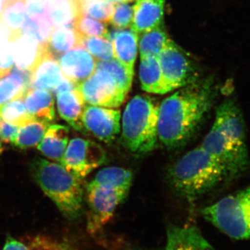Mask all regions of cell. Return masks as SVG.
<instances>
[{"label": "cell", "instance_id": "1", "mask_svg": "<svg viewBox=\"0 0 250 250\" xmlns=\"http://www.w3.org/2000/svg\"><path fill=\"white\" fill-rule=\"evenodd\" d=\"M179 89L159 105L158 137L169 149L183 147L193 137L215 99L211 78L195 81Z\"/></svg>", "mask_w": 250, "mask_h": 250}, {"label": "cell", "instance_id": "2", "mask_svg": "<svg viewBox=\"0 0 250 250\" xmlns=\"http://www.w3.org/2000/svg\"><path fill=\"white\" fill-rule=\"evenodd\" d=\"M201 147L223 166L227 182L239 178L250 167L246 126L239 106L233 99L220 104Z\"/></svg>", "mask_w": 250, "mask_h": 250}, {"label": "cell", "instance_id": "3", "mask_svg": "<svg viewBox=\"0 0 250 250\" xmlns=\"http://www.w3.org/2000/svg\"><path fill=\"white\" fill-rule=\"evenodd\" d=\"M169 182L174 191L189 203H193L227 180L223 166L199 146L184 154L168 172Z\"/></svg>", "mask_w": 250, "mask_h": 250}, {"label": "cell", "instance_id": "4", "mask_svg": "<svg viewBox=\"0 0 250 250\" xmlns=\"http://www.w3.org/2000/svg\"><path fill=\"white\" fill-rule=\"evenodd\" d=\"M159 110L157 102L149 95H136L126 104L122 118V142L134 155H144L155 149Z\"/></svg>", "mask_w": 250, "mask_h": 250}, {"label": "cell", "instance_id": "5", "mask_svg": "<svg viewBox=\"0 0 250 250\" xmlns=\"http://www.w3.org/2000/svg\"><path fill=\"white\" fill-rule=\"evenodd\" d=\"M31 174L36 183L69 219L80 215L83 190L81 179L60 164L38 158L31 163Z\"/></svg>", "mask_w": 250, "mask_h": 250}, {"label": "cell", "instance_id": "6", "mask_svg": "<svg viewBox=\"0 0 250 250\" xmlns=\"http://www.w3.org/2000/svg\"><path fill=\"white\" fill-rule=\"evenodd\" d=\"M202 214L230 238L250 240V185L203 208Z\"/></svg>", "mask_w": 250, "mask_h": 250}, {"label": "cell", "instance_id": "7", "mask_svg": "<svg viewBox=\"0 0 250 250\" xmlns=\"http://www.w3.org/2000/svg\"><path fill=\"white\" fill-rule=\"evenodd\" d=\"M157 59L168 93L200 80L195 62L170 39Z\"/></svg>", "mask_w": 250, "mask_h": 250}, {"label": "cell", "instance_id": "8", "mask_svg": "<svg viewBox=\"0 0 250 250\" xmlns=\"http://www.w3.org/2000/svg\"><path fill=\"white\" fill-rule=\"evenodd\" d=\"M128 192L104 185H86L88 204L87 229L91 234L101 231L113 218L117 207L127 196Z\"/></svg>", "mask_w": 250, "mask_h": 250}, {"label": "cell", "instance_id": "9", "mask_svg": "<svg viewBox=\"0 0 250 250\" xmlns=\"http://www.w3.org/2000/svg\"><path fill=\"white\" fill-rule=\"evenodd\" d=\"M76 90L85 104L118 108L124 103L127 93L105 70L95 69L88 79L76 85Z\"/></svg>", "mask_w": 250, "mask_h": 250}, {"label": "cell", "instance_id": "10", "mask_svg": "<svg viewBox=\"0 0 250 250\" xmlns=\"http://www.w3.org/2000/svg\"><path fill=\"white\" fill-rule=\"evenodd\" d=\"M106 161L104 149L90 140L75 138L67 145L62 166L77 178L82 179Z\"/></svg>", "mask_w": 250, "mask_h": 250}, {"label": "cell", "instance_id": "11", "mask_svg": "<svg viewBox=\"0 0 250 250\" xmlns=\"http://www.w3.org/2000/svg\"><path fill=\"white\" fill-rule=\"evenodd\" d=\"M121 111L117 108L85 105L82 123L88 131L102 142L113 143L121 132Z\"/></svg>", "mask_w": 250, "mask_h": 250}, {"label": "cell", "instance_id": "12", "mask_svg": "<svg viewBox=\"0 0 250 250\" xmlns=\"http://www.w3.org/2000/svg\"><path fill=\"white\" fill-rule=\"evenodd\" d=\"M97 60L83 47H75L59 60L62 75L75 84L88 79L96 68Z\"/></svg>", "mask_w": 250, "mask_h": 250}, {"label": "cell", "instance_id": "13", "mask_svg": "<svg viewBox=\"0 0 250 250\" xmlns=\"http://www.w3.org/2000/svg\"><path fill=\"white\" fill-rule=\"evenodd\" d=\"M166 250H215L195 226L170 225Z\"/></svg>", "mask_w": 250, "mask_h": 250}, {"label": "cell", "instance_id": "14", "mask_svg": "<svg viewBox=\"0 0 250 250\" xmlns=\"http://www.w3.org/2000/svg\"><path fill=\"white\" fill-rule=\"evenodd\" d=\"M166 0H137L133 6L134 17L131 29L139 35L164 24Z\"/></svg>", "mask_w": 250, "mask_h": 250}, {"label": "cell", "instance_id": "15", "mask_svg": "<svg viewBox=\"0 0 250 250\" xmlns=\"http://www.w3.org/2000/svg\"><path fill=\"white\" fill-rule=\"evenodd\" d=\"M105 38L113 45L115 59L129 68L134 69L137 57L139 35L130 28L108 31Z\"/></svg>", "mask_w": 250, "mask_h": 250}, {"label": "cell", "instance_id": "16", "mask_svg": "<svg viewBox=\"0 0 250 250\" xmlns=\"http://www.w3.org/2000/svg\"><path fill=\"white\" fill-rule=\"evenodd\" d=\"M59 115L73 129L86 134L82 123V114L85 107L80 94L75 89L65 90L56 94Z\"/></svg>", "mask_w": 250, "mask_h": 250}, {"label": "cell", "instance_id": "17", "mask_svg": "<svg viewBox=\"0 0 250 250\" xmlns=\"http://www.w3.org/2000/svg\"><path fill=\"white\" fill-rule=\"evenodd\" d=\"M30 72L18 66L0 77V108L12 100L24 98L30 88Z\"/></svg>", "mask_w": 250, "mask_h": 250}, {"label": "cell", "instance_id": "18", "mask_svg": "<svg viewBox=\"0 0 250 250\" xmlns=\"http://www.w3.org/2000/svg\"><path fill=\"white\" fill-rule=\"evenodd\" d=\"M27 15L24 0H3L0 24L8 30L9 42L22 37V27Z\"/></svg>", "mask_w": 250, "mask_h": 250}, {"label": "cell", "instance_id": "19", "mask_svg": "<svg viewBox=\"0 0 250 250\" xmlns=\"http://www.w3.org/2000/svg\"><path fill=\"white\" fill-rule=\"evenodd\" d=\"M69 131V128L64 125H50L38 149L46 157L62 164L68 143Z\"/></svg>", "mask_w": 250, "mask_h": 250}, {"label": "cell", "instance_id": "20", "mask_svg": "<svg viewBox=\"0 0 250 250\" xmlns=\"http://www.w3.org/2000/svg\"><path fill=\"white\" fill-rule=\"evenodd\" d=\"M23 100L28 112L35 119L48 123L55 119L54 98L49 90L29 88Z\"/></svg>", "mask_w": 250, "mask_h": 250}, {"label": "cell", "instance_id": "21", "mask_svg": "<svg viewBox=\"0 0 250 250\" xmlns=\"http://www.w3.org/2000/svg\"><path fill=\"white\" fill-rule=\"evenodd\" d=\"M139 78L141 88L145 91L153 94L168 93L157 57L141 58Z\"/></svg>", "mask_w": 250, "mask_h": 250}, {"label": "cell", "instance_id": "22", "mask_svg": "<svg viewBox=\"0 0 250 250\" xmlns=\"http://www.w3.org/2000/svg\"><path fill=\"white\" fill-rule=\"evenodd\" d=\"M81 36L73 28H54L45 41L49 52L59 60L62 54L75 47H80Z\"/></svg>", "mask_w": 250, "mask_h": 250}, {"label": "cell", "instance_id": "23", "mask_svg": "<svg viewBox=\"0 0 250 250\" xmlns=\"http://www.w3.org/2000/svg\"><path fill=\"white\" fill-rule=\"evenodd\" d=\"M132 181L133 174L131 171L124 167L113 166L99 171L89 184L108 186L129 193Z\"/></svg>", "mask_w": 250, "mask_h": 250}, {"label": "cell", "instance_id": "24", "mask_svg": "<svg viewBox=\"0 0 250 250\" xmlns=\"http://www.w3.org/2000/svg\"><path fill=\"white\" fill-rule=\"evenodd\" d=\"M169 37L164 28V24L152 30L139 34V50L141 58L158 57L168 42Z\"/></svg>", "mask_w": 250, "mask_h": 250}, {"label": "cell", "instance_id": "25", "mask_svg": "<svg viewBox=\"0 0 250 250\" xmlns=\"http://www.w3.org/2000/svg\"><path fill=\"white\" fill-rule=\"evenodd\" d=\"M49 126L48 122L34 119L23 125L18 130L14 146L24 149L40 143Z\"/></svg>", "mask_w": 250, "mask_h": 250}, {"label": "cell", "instance_id": "26", "mask_svg": "<svg viewBox=\"0 0 250 250\" xmlns=\"http://www.w3.org/2000/svg\"><path fill=\"white\" fill-rule=\"evenodd\" d=\"M95 69H101L108 72L122 89L129 93L132 84L134 69L129 68L115 58L107 62L97 61Z\"/></svg>", "mask_w": 250, "mask_h": 250}, {"label": "cell", "instance_id": "27", "mask_svg": "<svg viewBox=\"0 0 250 250\" xmlns=\"http://www.w3.org/2000/svg\"><path fill=\"white\" fill-rule=\"evenodd\" d=\"M76 16L71 0H54L52 6H49V17L54 28H73L72 23Z\"/></svg>", "mask_w": 250, "mask_h": 250}, {"label": "cell", "instance_id": "28", "mask_svg": "<svg viewBox=\"0 0 250 250\" xmlns=\"http://www.w3.org/2000/svg\"><path fill=\"white\" fill-rule=\"evenodd\" d=\"M80 47L86 49L99 62H107L115 58L113 45L105 37L81 36Z\"/></svg>", "mask_w": 250, "mask_h": 250}, {"label": "cell", "instance_id": "29", "mask_svg": "<svg viewBox=\"0 0 250 250\" xmlns=\"http://www.w3.org/2000/svg\"><path fill=\"white\" fill-rule=\"evenodd\" d=\"M0 118L20 127L35 119L28 112L23 98L16 99L1 106L0 108Z\"/></svg>", "mask_w": 250, "mask_h": 250}, {"label": "cell", "instance_id": "30", "mask_svg": "<svg viewBox=\"0 0 250 250\" xmlns=\"http://www.w3.org/2000/svg\"><path fill=\"white\" fill-rule=\"evenodd\" d=\"M54 27L49 16L42 18H26L23 24L22 33L32 40L42 42L53 30Z\"/></svg>", "mask_w": 250, "mask_h": 250}, {"label": "cell", "instance_id": "31", "mask_svg": "<svg viewBox=\"0 0 250 250\" xmlns=\"http://www.w3.org/2000/svg\"><path fill=\"white\" fill-rule=\"evenodd\" d=\"M72 27L82 36L106 37L108 31L104 22L88 17L84 14L80 15L74 20Z\"/></svg>", "mask_w": 250, "mask_h": 250}, {"label": "cell", "instance_id": "32", "mask_svg": "<svg viewBox=\"0 0 250 250\" xmlns=\"http://www.w3.org/2000/svg\"><path fill=\"white\" fill-rule=\"evenodd\" d=\"M114 10L115 4L107 0H93L81 5L82 14L104 23L111 21Z\"/></svg>", "mask_w": 250, "mask_h": 250}, {"label": "cell", "instance_id": "33", "mask_svg": "<svg viewBox=\"0 0 250 250\" xmlns=\"http://www.w3.org/2000/svg\"><path fill=\"white\" fill-rule=\"evenodd\" d=\"M114 14L109 21L112 27L117 29H125L131 27L134 17V9L126 2L115 4Z\"/></svg>", "mask_w": 250, "mask_h": 250}, {"label": "cell", "instance_id": "34", "mask_svg": "<svg viewBox=\"0 0 250 250\" xmlns=\"http://www.w3.org/2000/svg\"><path fill=\"white\" fill-rule=\"evenodd\" d=\"M28 17L49 16V0H24Z\"/></svg>", "mask_w": 250, "mask_h": 250}, {"label": "cell", "instance_id": "35", "mask_svg": "<svg viewBox=\"0 0 250 250\" xmlns=\"http://www.w3.org/2000/svg\"><path fill=\"white\" fill-rule=\"evenodd\" d=\"M31 250H75L65 243L54 241L53 239L38 237L31 244Z\"/></svg>", "mask_w": 250, "mask_h": 250}, {"label": "cell", "instance_id": "36", "mask_svg": "<svg viewBox=\"0 0 250 250\" xmlns=\"http://www.w3.org/2000/svg\"><path fill=\"white\" fill-rule=\"evenodd\" d=\"M19 129V126L1 120L0 121V139L5 143L14 145Z\"/></svg>", "mask_w": 250, "mask_h": 250}, {"label": "cell", "instance_id": "37", "mask_svg": "<svg viewBox=\"0 0 250 250\" xmlns=\"http://www.w3.org/2000/svg\"><path fill=\"white\" fill-rule=\"evenodd\" d=\"M2 250H29L25 245L14 238H8Z\"/></svg>", "mask_w": 250, "mask_h": 250}, {"label": "cell", "instance_id": "38", "mask_svg": "<svg viewBox=\"0 0 250 250\" xmlns=\"http://www.w3.org/2000/svg\"><path fill=\"white\" fill-rule=\"evenodd\" d=\"M110 2L113 3V4H119V3L125 2V0H107Z\"/></svg>", "mask_w": 250, "mask_h": 250}, {"label": "cell", "instance_id": "39", "mask_svg": "<svg viewBox=\"0 0 250 250\" xmlns=\"http://www.w3.org/2000/svg\"><path fill=\"white\" fill-rule=\"evenodd\" d=\"M3 150H4V147H3L2 144L0 142V155H1V153H2Z\"/></svg>", "mask_w": 250, "mask_h": 250}, {"label": "cell", "instance_id": "40", "mask_svg": "<svg viewBox=\"0 0 250 250\" xmlns=\"http://www.w3.org/2000/svg\"><path fill=\"white\" fill-rule=\"evenodd\" d=\"M125 2H129V1H134V0H125Z\"/></svg>", "mask_w": 250, "mask_h": 250}, {"label": "cell", "instance_id": "41", "mask_svg": "<svg viewBox=\"0 0 250 250\" xmlns=\"http://www.w3.org/2000/svg\"><path fill=\"white\" fill-rule=\"evenodd\" d=\"M0 121H1V118H0Z\"/></svg>", "mask_w": 250, "mask_h": 250}]
</instances>
